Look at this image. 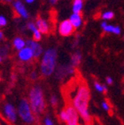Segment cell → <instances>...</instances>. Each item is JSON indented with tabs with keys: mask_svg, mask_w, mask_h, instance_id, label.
Listing matches in <instances>:
<instances>
[{
	"mask_svg": "<svg viewBox=\"0 0 124 125\" xmlns=\"http://www.w3.org/2000/svg\"><path fill=\"white\" fill-rule=\"evenodd\" d=\"M18 115L23 123L32 124L36 122V114L33 112L28 99L23 98L18 107Z\"/></svg>",
	"mask_w": 124,
	"mask_h": 125,
	"instance_id": "cell-4",
	"label": "cell"
},
{
	"mask_svg": "<svg viewBox=\"0 0 124 125\" xmlns=\"http://www.w3.org/2000/svg\"><path fill=\"white\" fill-rule=\"evenodd\" d=\"M82 60H83V55H82L81 51H76L71 55V57H70V64L76 69L81 64Z\"/></svg>",
	"mask_w": 124,
	"mask_h": 125,
	"instance_id": "cell-15",
	"label": "cell"
},
{
	"mask_svg": "<svg viewBox=\"0 0 124 125\" xmlns=\"http://www.w3.org/2000/svg\"><path fill=\"white\" fill-rule=\"evenodd\" d=\"M101 17L104 21H109V20H111L114 18V13L113 11H111V10H106V11H104L102 14Z\"/></svg>",
	"mask_w": 124,
	"mask_h": 125,
	"instance_id": "cell-20",
	"label": "cell"
},
{
	"mask_svg": "<svg viewBox=\"0 0 124 125\" xmlns=\"http://www.w3.org/2000/svg\"><path fill=\"white\" fill-rule=\"evenodd\" d=\"M0 82H1V76H0Z\"/></svg>",
	"mask_w": 124,
	"mask_h": 125,
	"instance_id": "cell-34",
	"label": "cell"
},
{
	"mask_svg": "<svg viewBox=\"0 0 124 125\" xmlns=\"http://www.w3.org/2000/svg\"><path fill=\"white\" fill-rule=\"evenodd\" d=\"M28 101L30 103L33 112L36 115L43 114L46 109V103H45L43 90L40 85L36 84L33 85L29 91Z\"/></svg>",
	"mask_w": 124,
	"mask_h": 125,
	"instance_id": "cell-3",
	"label": "cell"
},
{
	"mask_svg": "<svg viewBox=\"0 0 124 125\" xmlns=\"http://www.w3.org/2000/svg\"><path fill=\"white\" fill-rule=\"evenodd\" d=\"M89 101H90V91L87 83L84 82H80L76 84L74 89V94L72 96L71 104L78 111L80 116L84 123H91L92 117L89 113Z\"/></svg>",
	"mask_w": 124,
	"mask_h": 125,
	"instance_id": "cell-1",
	"label": "cell"
},
{
	"mask_svg": "<svg viewBox=\"0 0 124 125\" xmlns=\"http://www.w3.org/2000/svg\"><path fill=\"white\" fill-rule=\"evenodd\" d=\"M3 59H4V58H3L2 55L0 54V62H3Z\"/></svg>",
	"mask_w": 124,
	"mask_h": 125,
	"instance_id": "cell-32",
	"label": "cell"
},
{
	"mask_svg": "<svg viewBox=\"0 0 124 125\" xmlns=\"http://www.w3.org/2000/svg\"><path fill=\"white\" fill-rule=\"evenodd\" d=\"M49 2H50L51 4H53V5H54V4H56V3L58 2V0H49Z\"/></svg>",
	"mask_w": 124,
	"mask_h": 125,
	"instance_id": "cell-29",
	"label": "cell"
},
{
	"mask_svg": "<svg viewBox=\"0 0 124 125\" xmlns=\"http://www.w3.org/2000/svg\"><path fill=\"white\" fill-rule=\"evenodd\" d=\"M50 104L54 108L58 105V98H57V96L56 95H52L51 96V98H50Z\"/></svg>",
	"mask_w": 124,
	"mask_h": 125,
	"instance_id": "cell-22",
	"label": "cell"
},
{
	"mask_svg": "<svg viewBox=\"0 0 124 125\" xmlns=\"http://www.w3.org/2000/svg\"><path fill=\"white\" fill-rule=\"evenodd\" d=\"M9 52H10V48H9V45L8 44L0 47V54L2 55L3 58H5V57H7Z\"/></svg>",
	"mask_w": 124,
	"mask_h": 125,
	"instance_id": "cell-21",
	"label": "cell"
},
{
	"mask_svg": "<svg viewBox=\"0 0 124 125\" xmlns=\"http://www.w3.org/2000/svg\"><path fill=\"white\" fill-rule=\"evenodd\" d=\"M86 125H95V124H92V123H87V124H86Z\"/></svg>",
	"mask_w": 124,
	"mask_h": 125,
	"instance_id": "cell-33",
	"label": "cell"
},
{
	"mask_svg": "<svg viewBox=\"0 0 124 125\" xmlns=\"http://www.w3.org/2000/svg\"><path fill=\"white\" fill-rule=\"evenodd\" d=\"M18 58L23 62H29L32 61L35 57H34V54L31 49L26 45L22 50L18 51Z\"/></svg>",
	"mask_w": 124,
	"mask_h": 125,
	"instance_id": "cell-11",
	"label": "cell"
},
{
	"mask_svg": "<svg viewBox=\"0 0 124 125\" xmlns=\"http://www.w3.org/2000/svg\"><path fill=\"white\" fill-rule=\"evenodd\" d=\"M57 51L55 48H49L43 51L40 62V72L42 76L48 77L55 73L57 67Z\"/></svg>",
	"mask_w": 124,
	"mask_h": 125,
	"instance_id": "cell-2",
	"label": "cell"
},
{
	"mask_svg": "<svg viewBox=\"0 0 124 125\" xmlns=\"http://www.w3.org/2000/svg\"><path fill=\"white\" fill-rule=\"evenodd\" d=\"M57 31L59 35H61L62 37H70L73 35L74 32L76 31V29L70 21V19H64L59 23Z\"/></svg>",
	"mask_w": 124,
	"mask_h": 125,
	"instance_id": "cell-7",
	"label": "cell"
},
{
	"mask_svg": "<svg viewBox=\"0 0 124 125\" xmlns=\"http://www.w3.org/2000/svg\"><path fill=\"white\" fill-rule=\"evenodd\" d=\"M12 6H13L14 11L18 15V17L24 20H27L30 18V13L26 9L24 4L22 2V0H14Z\"/></svg>",
	"mask_w": 124,
	"mask_h": 125,
	"instance_id": "cell-9",
	"label": "cell"
},
{
	"mask_svg": "<svg viewBox=\"0 0 124 125\" xmlns=\"http://www.w3.org/2000/svg\"><path fill=\"white\" fill-rule=\"evenodd\" d=\"M27 28L31 32L32 34V38L36 41H41V39H42V32L37 29V25H36L35 23H33V22H29L27 23Z\"/></svg>",
	"mask_w": 124,
	"mask_h": 125,
	"instance_id": "cell-14",
	"label": "cell"
},
{
	"mask_svg": "<svg viewBox=\"0 0 124 125\" xmlns=\"http://www.w3.org/2000/svg\"><path fill=\"white\" fill-rule=\"evenodd\" d=\"M26 45L28 47H30L31 49V51H33L34 54V57L35 58H39L40 57H42V55L43 53V46L41 45V43H39L38 41H36L34 39H28L26 41Z\"/></svg>",
	"mask_w": 124,
	"mask_h": 125,
	"instance_id": "cell-10",
	"label": "cell"
},
{
	"mask_svg": "<svg viewBox=\"0 0 124 125\" xmlns=\"http://www.w3.org/2000/svg\"><path fill=\"white\" fill-rule=\"evenodd\" d=\"M102 29L106 33H111L114 34V35H120L121 32H122V29H121L120 26L112 25V24H109V23H107L106 25Z\"/></svg>",
	"mask_w": 124,
	"mask_h": 125,
	"instance_id": "cell-17",
	"label": "cell"
},
{
	"mask_svg": "<svg viewBox=\"0 0 124 125\" xmlns=\"http://www.w3.org/2000/svg\"><path fill=\"white\" fill-rule=\"evenodd\" d=\"M36 25H37V29L42 32V34H49L51 32V24H50V22L48 21L47 19H45L43 17H37L36 18V21H35Z\"/></svg>",
	"mask_w": 124,
	"mask_h": 125,
	"instance_id": "cell-12",
	"label": "cell"
},
{
	"mask_svg": "<svg viewBox=\"0 0 124 125\" xmlns=\"http://www.w3.org/2000/svg\"><path fill=\"white\" fill-rule=\"evenodd\" d=\"M114 81H113V78L110 77V76H107L106 77V83L108 85H112Z\"/></svg>",
	"mask_w": 124,
	"mask_h": 125,
	"instance_id": "cell-27",
	"label": "cell"
},
{
	"mask_svg": "<svg viewBox=\"0 0 124 125\" xmlns=\"http://www.w3.org/2000/svg\"><path fill=\"white\" fill-rule=\"evenodd\" d=\"M102 108L104 109L105 111H109L111 109L110 104H109V102H107V101H103V103H102Z\"/></svg>",
	"mask_w": 124,
	"mask_h": 125,
	"instance_id": "cell-24",
	"label": "cell"
},
{
	"mask_svg": "<svg viewBox=\"0 0 124 125\" xmlns=\"http://www.w3.org/2000/svg\"><path fill=\"white\" fill-rule=\"evenodd\" d=\"M3 114L10 123H15L18 120V109H16L13 104H10V103H6L4 104Z\"/></svg>",
	"mask_w": 124,
	"mask_h": 125,
	"instance_id": "cell-8",
	"label": "cell"
},
{
	"mask_svg": "<svg viewBox=\"0 0 124 125\" xmlns=\"http://www.w3.org/2000/svg\"><path fill=\"white\" fill-rule=\"evenodd\" d=\"M43 124L44 125H54V123H53V121L51 120V117L46 116L44 118V121H43Z\"/></svg>",
	"mask_w": 124,
	"mask_h": 125,
	"instance_id": "cell-26",
	"label": "cell"
},
{
	"mask_svg": "<svg viewBox=\"0 0 124 125\" xmlns=\"http://www.w3.org/2000/svg\"><path fill=\"white\" fill-rule=\"evenodd\" d=\"M4 39V32L0 30V42L3 41Z\"/></svg>",
	"mask_w": 124,
	"mask_h": 125,
	"instance_id": "cell-28",
	"label": "cell"
},
{
	"mask_svg": "<svg viewBox=\"0 0 124 125\" xmlns=\"http://www.w3.org/2000/svg\"><path fill=\"white\" fill-rule=\"evenodd\" d=\"M7 25V18L3 15H0V29Z\"/></svg>",
	"mask_w": 124,
	"mask_h": 125,
	"instance_id": "cell-23",
	"label": "cell"
},
{
	"mask_svg": "<svg viewBox=\"0 0 124 125\" xmlns=\"http://www.w3.org/2000/svg\"><path fill=\"white\" fill-rule=\"evenodd\" d=\"M26 46V41L20 36L16 37L12 41V47L17 51H20Z\"/></svg>",
	"mask_w": 124,
	"mask_h": 125,
	"instance_id": "cell-16",
	"label": "cell"
},
{
	"mask_svg": "<svg viewBox=\"0 0 124 125\" xmlns=\"http://www.w3.org/2000/svg\"><path fill=\"white\" fill-rule=\"evenodd\" d=\"M70 21L71 22V23L73 24V26L75 27L76 30H78L83 26V16L81 13H73L70 15Z\"/></svg>",
	"mask_w": 124,
	"mask_h": 125,
	"instance_id": "cell-13",
	"label": "cell"
},
{
	"mask_svg": "<svg viewBox=\"0 0 124 125\" xmlns=\"http://www.w3.org/2000/svg\"><path fill=\"white\" fill-rule=\"evenodd\" d=\"M36 0H24V2L26 3V4H33V3L35 2Z\"/></svg>",
	"mask_w": 124,
	"mask_h": 125,
	"instance_id": "cell-30",
	"label": "cell"
},
{
	"mask_svg": "<svg viewBox=\"0 0 124 125\" xmlns=\"http://www.w3.org/2000/svg\"><path fill=\"white\" fill-rule=\"evenodd\" d=\"M3 2L4 3H7V4H9V3H12L14 1V0H2Z\"/></svg>",
	"mask_w": 124,
	"mask_h": 125,
	"instance_id": "cell-31",
	"label": "cell"
},
{
	"mask_svg": "<svg viewBox=\"0 0 124 125\" xmlns=\"http://www.w3.org/2000/svg\"><path fill=\"white\" fill-rule=\"evenodd\" d=\"M38 78V73L36 70H32L31 73H30V79L31 81H36Z\"/></svg>",
	"mask_w": 124,
	"mask_h": 125,
	"instance_id": "cell-25",
	"label": "cell"
},
{
	"mask_svg": "<svg viewBox=\"0 0 124 125\" xmlns=\"http://www.w3.org/2000/svg\"><path fill=\"white\" fill-rule=\"evenodd\" d=\"M75 72H76V68L70 63L67 65H60L56 67L55 70V76L58 80H62L67 76L74 75Z\"/></svg>",
	"mask_w": 124,
	"mask_h": 125,
	"instance_id": "cell-6",
	"label": "cell"
},
{
	"mask_svg": "<svg viewBox=\"0 0 124 125\" xmlns=\"http://www.w3.org/2000/svg\"><path fill=\"white\" fill-rule=\"evenodd\" d=\"M94 87H95V90L96 91L100 92V93H105L108 90V88H107L106 85H104V84L101 83L99 82L94 83Z\"/></svg>",
	"mask_w": 124,
	"mask_h": 125,
	"instance_id": "cell-19",
	"label": "cell"
},
{
	"mask_svg": "<svg viewBox=\"0 0 124 125\" xmlns=\"http://www.w3.org/2000/svg\"><path fill=\"white\" fill-rule=\"evenodd\" d=\"M64 110H65V116H64L63 123H65L67 125H80L81 116L76 108L71 104L69 103L64 108Z\"/></svg>",
	"mask_w": 124,
	"mask_h": 125,
	"instance_id": "cell-5",
	"label": "cell"
},
{
	"mask_svg": "<svg viewBox=\"0 0 124 125\" xmlns=\"http://www.w3.org/2000/svg\"><path fill=\"white\" fill-rule=\"evenodd\" d=\"M83 0H73L72 2V11L75 13H81L83 9Z\"/></svg>",
	"mask_w": 124,
	"mask_h": 125,
	"instance_id": "cell-18",
	"label": "cell"
}]
</instances>
